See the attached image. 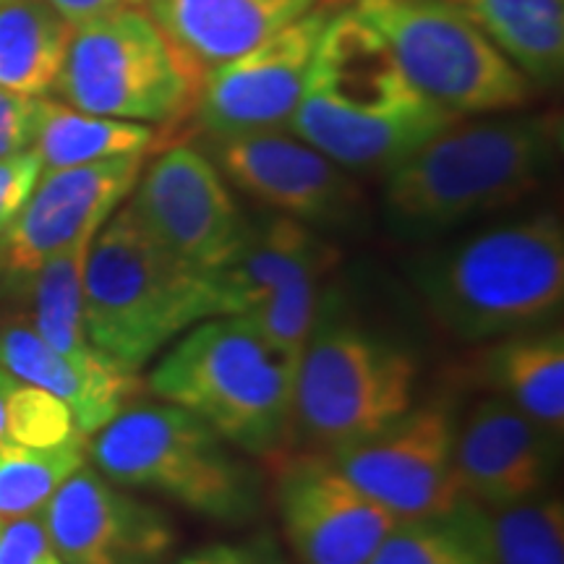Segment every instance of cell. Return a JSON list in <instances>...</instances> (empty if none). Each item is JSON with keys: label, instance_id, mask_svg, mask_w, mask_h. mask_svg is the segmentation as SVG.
Returning a JSON list of instances; mask_svg holds the SVG:
<instances>
[{"label": "cell", "instance_id": "obj_1", "mask_svg": "<svg viewBox=\"0 0 564 564\" xmlns=\"http://www.w3.org/2000/svg\"><path fill=\"white\" fill-rule=\"evenodd\" d=\"M560 152V112L457 118L384 173L387 230L426 243L518 207L544 186Z\"/></svg>", "mask_w": 564, "mask_h": 564}, {"label": "cell", "instance_id": "obj_2", "mask_svg": "<svg viewBox=\"0 0 564 564\" xmlns=\"http://www.w3.org/2000/svg\"><path fill=\"white\" fill-rule=\"evenodd\" d=\"M455 121L413 87L382 34L350 6L324 30L288 131L364 175L390 173Z\"/></svg>", "mask_w": 564, "mask_h": 564}, {"label": "cell", "instance_id": "obj_3", "mask_svg": "<svg viewBox=\"0 0 564 564\" xmlns=\"http://www.w3.org/2000/svg\"><path fill=\"white\" fill-rule=\"evenodd\" d=\"M411 282L444 333L465 343L544 327L564 303V228L556 212L486 225L421 253Z\"/></svg>", "mask_w": 564, "mask_h": 564}, {"label": "cell", "instance_id": "obj_4", "mask_svg": "<svg viewBox=\"0 0 564 564\" xmlns=\"http://www.w3.org/2000/svg\"><path fill=\"white\" fill-rule=\"evenodd\" d=\"M299 364L264 340L246 316L194 324L150 373V390L209 423L238 453L282 455L293 436Z\"/></svg>", "mask_w": 564, "mask_h": 564}, {"label": "cell", "instance_id": "obj_5", "mask_svg": "<svg viewBox=\"0 0 564 564\" xmlns=\"http://www.w3.org/2000/svg\"><path fill=\"white\" fill-rule=\"evenodd\" d=\"M204 319H215L207 274L171 257L123 202L97 230L84 270L91 348L137 373Z\"/></svg>", "mask_w": 564, "mask_h": 564}, {"label": "cell", "instance_id": "obj_6", "mask_svg": "<svg viewBox=\"0 0 564 564\" xmlns=\"http://www.w3.org/2000/svg\"><path fill=\"white\" fill-rule=\"evenodd\" d=\"M87 453L116 486L150 491L217 523H249L262 478L209 423L173 403L126 405Z\"/></svg>", "mask_w": 564, "mask_h": 564}, {"label": "cell", "instance_id": "obj_7", "mask_svg": "<svg viewBox=\"0 0 564 564\" xmlns=\"http://www.w3.org/2000/svg\"><path fill=\"white\" fill-rule=\"evenodd\" d=\"M421 366L405 345L322 303L295 373L293 432L335 453L390 426L415 405Z\"/></svg>", "mask_w": 564, "mask_h": 564}, {"label": "cell", "instance_id": "obj_8", "mask_svg": "<svg viewBox=\"0 0 564 564\" xmlns=\"http://www.w3.org/2000/svg\"><path fill=\"white\" fill-rule=\"evenodd\" d=\"M423 97L457 118L525 108L533 84L447 0H352Z\"/></svg>", "mask_w": 564, "mask_h": 564}, {"label": "cell", "instance_id": "obj_9", "mask_svg": "<svg viewBox=\"0 0 564 564\" xmlns=\"http://www.w3.org/2000/svg\"><path fill=\"white\" fill-rule=\"evenodd\" d=\"M55 91L95 116L173 126L194 110L199 87L150 13L123 6L76 26Z\"/></svg>", "mask_w": 564, "mask_h": 564}, {"label": "cell", "instance_id": "obj_10", "mask_svg": "<svg viewBox=\"0 0 564 564\" xmlns=\"http://www.w3.org/2000/svg\"><path fill=\"white\" fill-rule=\"evenodd\" d=\"M204 152L230 186L316 230H350L364 220L358 181L291 131L207 137Z\"/></svg>", "mask_w": 564, "mask_h": 564}, {"label": "cell", "instance_id": "obj_11", "mask_svg": "<svg viewBox=\"0 0 564 564\" xmlns=\"http://www.w3.org/2000/svg\"><path fill=\"white\" fill-rule=\"evenodd\" d=\"M457 415L447 400L413 405L369 440L329 453L333 463L394 518H429L463 505L455 468Z\"/></svg>", "mask_w": 564, "mask_h": 564}, {"label": "cell", "instance_id": "obj_12", "mask_svg": "<svg viewBox=\"0 0 564 564\" xmlns=\"http://www.w3.org/2000/svg\"><path fill=\"white\" fill-rule=\"evenodd\" d=\"M129 207L144 230L192 270L209 274L241 246L249 217L204 150L173 144L141 167Z\"/></svg>", "mask_w": 564, "mask_h": 564}, {"label": "cell", "instance_id": "obj_13", "mask_svg": "<svg viewBox=\"0 0 564 564\" xmlns=\"http://www.w3.org/2000/svg\"><path fill=\"white\" fill-rule=\"evenodd\" d=\"M335 11L333 3H319L251 51L209 70L194 105L204 137L288 131Z\"/></svg>", "mask_w": 564, "mask_h": 564}, {"label": "cell", "instance_id": "obj_14", "mask_svg": "<svg viewBox=\"0 0 564 564\" xmlns=\"http://www.w3.org/2000/svg\"><path fill=\"white\" fill-rule=\"evenodd\" d=\"M274 460V505L299 564H366L398 518L373 502L329 453H299Z\"/></svg>", "mask_w": 564, "mask_h": 564}, {"label": "cell", "instance_id": "obj_15", "mask_svg": "<svg viewBox=\"0 0 564 564\" xmlns=\"http://www.w3.org/2000/svg\"><path fill=\"white\" fill-rule=\"evenodd\" d=\"M147 154L42 171L30 199L0 236V272L26 285L34 270L79 238L97 232L129 199Z\"/></svg>", "mask_w": 564, "mask_h": 564}, {"label": "cell", "instance_id": "obj_16", "mask_svg": "<svg viewBox=\"0 0 564 564\" xmlns=\"http://www.w3.org/2000/svg\"><path fill=\"white\" fill-rule=\"evenodd\" d=\"M40 514L66 564H165L178 539L171 514L131 497L87 463Z\"/></svg>", "mask_w": 564, "mask_h": 564}, {"label": "cell", "instance_id": "obj_17", "mask_svg": "<svg viewBox=\"0 0 564 564\" xmlns=\"http://www.w3.org/2000/svg\"><path fill=\"white\" fill-rule=\"evenodd\" d=\"M560 463V436L499 394H486L457 421L455 468L465 497L507 507L549 489Z\"/></svg>", "mask_w": 564, "mask_h": 564}, {"label": "cell", "instance_id": "obj_18", "mask_svg": "<svg viewBox=\"0 0 564 564\" xmlns=\"http://www.w3.org/2000/svg\"><path fill=\"white\" fill-rule=\"evenodd\" d=\"M324 0H147V13L196 87Z\"/></svg>", "mask_w": 564, "mask_h": 564}, {"label": "cell", "instance_id": "obj_19", "mask_svg": "<svg viewBox=\"0 0 564 564\" xmlns=\"http://www.w3.org/2000/svg\"><path fill=\"white\" fill-rule=\"evenodd\" d=\"M340 249L322 230L280 212L249 217L241 246L220 270L207 274L217 316H241L295 274L335 270Z\"/></svg>", "mask_w": 564, "mask_h": 564}, {"label": "cell", "instance_id": "obj_20", "mask_svg": "<svg viewBox=\"0 0 564 564\" xmlns=\"http://www.w3.org/2000/svg\"><path fill=\"white\" fill-rule=\"evenodd\" d=\"M0 366L19 382L55 394L74 413L84 436L100 432L139 390L137 373L121 369L105 356L70 361L55 352L32 324L0 327Z\"/></svg>", "mask_w": 564, "mask_h": 564}, {"label": "cell", "instance_id": "obj_21", "mask_svg": "<svg viewBox=\"0 0 564 564\" xmlns=\"http://www.w3.org/2000/svg\"><path fill=\"white\" fill-rule=\"evenodd\" d=\"M478 371L494 394L510 400L535 423L562 436L564 335L560 327H539L499 337L481 352Z\"/></svg>", "mask_w": 564, "mask_h": 564}, {"label": "cell", "instance_id": "obj_22", "mask_svg": "<svg viewBox=\"0 0 564 564\" xmlns=\"http://www.w3.org/2000/svg\"><path fill=\"white\" fill-rule=\"evenodd\" d=\"M531 84L552 87L564 68V0H447Z\"/></svg>", "mask_w": 564, "mask_h": 564}, {"label": "cell", "instance_id": "obj_23", "mask_svg": "<svg viewBox=\"0 0 564 564\" xmlns=\"http://www.w3.org/2000/svg\"><path fill=\"white\" fill-rule=\"evenodd\" d=\"M74 26L45 0L0 3V89L24 97L55 91Z\"/></svg>", "mask_w": 564, "mask_h": 564}, {"label": "cell", "instance_id": "obj_24", "mask_svg": "<svg viewBox=\"0 0 564 564\" xmlns=\"http://www.w3.org/2000/svg\"><path fill=\"white\" fill-rule=\"evenodd\" d=\"M154 144H160L154 126L95 116L45 97L37 100L32 150L37 152L42 171L89 165L126 154H147L154 150Z\"/></svg>", "mask_w": 564, "mask_h": 564}, {"label": "cell", "instance_id": "obj_25", "mask_svg": "<svg viewBox=\"0 0 564 564\" xmlns=\"http://www.w3.org/2000/svg\"><path fill=\"white\" fill-rule=\"evenodd\" d=\"M366 564H497L486 507L465 499L444 514L398 520Z\"/></svg>", "mask_w": 564, "mask_h": 564}, {"label": "cell", "instance_id": "obj_26", "mask_svg": "<svg viewBox=\"0 0 564 564\" xmlns=\"http://www.w3.org/2000/svg\"><path fill=\"white\" fill-rule=\"evenodd\" d=\"M97 232L79 238L40 264L26 285L32 288V327L55 352L70 361L100 356L84 329V270Z\"/></svg>", "mask_w": 564, "mask_h": 564}, {"label": "cell", "instance_id": "obj_27", "mask_svg": "<svg viewBox=\"0 0 564 564\" xmlns=\"http://www.w3.org/2000/svg\"><path fill=\"white\" fill-rule=\"evenodd\" d=\"M87 463V436L55 447L0 440V523L37 514L58 486Z\"/></svg>", "mask_w": 564, "mask_h": 564}, {"label": "cell", "instance_id": "obj_28", "mask_svg": "<svg viewBox=\"0 0 564 564\" xmlns=\"http://www.w3.org/2000/svg\"><path fill=\"white\" fill-rule=\"evenodd\" d=\"M497 564H564V507L560 494H539L489 510Z\"/></svg>", "mask_w": 564, "mask_h": 564}, {"label": "cell", "instance_id": "obj_29", "mask_svg": "<svg viewBox=\"0 0 564 564\" xmlns=\"http://www.w3.org/2000/svg\"><path fill=\"white\" fill-rule=\"evenodd\" d=\"M329 272L333 270L295 274L293 280H288L285 285H280L278 291L241 316L262 333L274 350L291 358L293 364H301L303 348H306L316 316L322 312V303L327 299L324 280L329 278Z\"/></svg>", "mask_w": 564, "mask_h": 564}, {"label": "cell", "instance_id": "obj_30", "mask_svg": "<svg viewBox=\"0 0 564 564\" xmlns=\"http://www.w3.org/2000/svg\"><path fill=\"white\" fill-rule=\"evenodd\" d=\"M84 436L74 413L55 394L34 384L19 382L9 400V429L6 440L30 447H55Z\"/></svg>", "mask_w": 564, "mask_h": 564}, {"label": "cell", "instance_id": "obj_31", "mask_svg": "<svg viewBox=\"0 0 564 564\" xmlns=\"http://www.w3.org/2000/svg\"><path fill=\"white\" fill-rule=\"evenodd\" d=\"M0 564H66L55 552L42 514L3 520L0 523Z\"/></svg>", "mask_w": 564, "mask_h": 564}, {"label": "cell", "instance_id": "obj_32", "mask_svg": "<svg viewBox=\"0 0 564 564\" xmlns=\"http://www.w3.org/2000/svg\"><path fill=\"white\" fill-rule=\"evenodd\" d=\"M42 173V162L34 150H24L0 160V236L9 230L17 215L30 199Z\"/></svg>", "mask_w": 564, "mask_h": 564}, {"label": "cell", "instance_id": "obj_33", "mask_svg": "<svg viewBox=\"0 0 564 564\" xmlns=\"http://www.w3.org/2000/svg\"><path fill=\"white\" fill-rule=\"evenodd\" d=\"M167 564H288L272 535H253L243 541H220L178 556Z\"/></svg>", "mask_w": 564, "mask_h": 564}, {"label": "cell", "instance_id": "obj_34", "mask_svg": "<svg viewBox=\"0 0 564 564\" xmlns=\"http://www.w3.org/2000/svg\"><path fill=\"white\" fill-rule=\"evenodd\" d=\"M37 100L0 89V160L32 150Z\"/></svg>", "mask_w": 564, "mask_h": 564}, {"label": "cell", "instance_id": "obj_35", "mask_svg": "<svg viewBox=\"0 0 564 564\" xmlns=\"http://www.w3.org/2000/svg\"><path fill=\"white\" fill-rule=\"evenodd\" d=\"M45 3L53 6L76 30L87 21L108 17V13L123 9V6H131V0H45Z\"/></svg>", "mask_w": 564, "mask_h": 564}, {"label": "cell", "instance_id": "obj_36", "mask_svg": "<svg viewBox=\"0 0 564 564\" xmlns=\"http://www.w3.org/2000/svg\"><path fill=\"white\" fill-rule=\"evenodd\" d=\"M17 384L19 379L11 377V373L0 366V440H6V429H9V400Z\"/></svg>", "mask_w": 564, "mask_h": 564}, {"label": "cell", "instance_id": "obj_37", "mask_svg": "<svg viewBox=\"0 0 564 564\" xmlns=\"http://www.w3.org/2000/svg\"><path fill=\"white\" fill-rule=\"evenodd\" d=\"M0 3H6V0H0Z\"/></svg>", "mask_w": 564, "mask_h": 564}]
</instances>
